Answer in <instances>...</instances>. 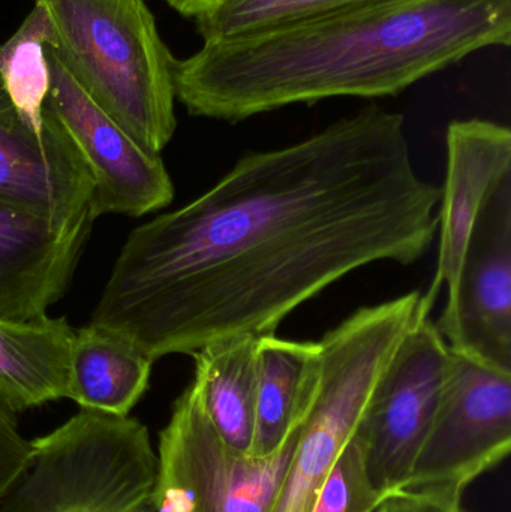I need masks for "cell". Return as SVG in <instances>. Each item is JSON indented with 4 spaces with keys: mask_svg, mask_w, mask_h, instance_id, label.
<instances>
[{
    "mask_svg": "<svg viewBox=\"0 0 511 512\" xmlns=\"http://www.w3.org/2000/svg\"><path fill=\"white\" fill-rule=\"evenodd\" d=\"M440 200L414 165L404 114L366 108L242 156L209 191L135 228L90 324L153 361L275 333L351 271L419 261Z\"/></svg>",
    "mask_w": 511,
    "mask_h": 512,
    "instance_id": "cell-1",
    "label": "cell"
},
{
    "mask_svg": "<svg viewBox=\"0 0 511 512\" xmlns=\"http://www.w3.org/2000/svg\"><path fill=\"white\" fill-rule=\"evenodd\" d=\"M146 512H153V510L152 511H146Z\"/></svg>",
    "mask_w": 511,
    "mask_h": 512,
    "instance_id": "cell-24",
    "label": "cell"
},
{
    "mask_svg": "<svg viewBox=\"0 0 511 512\" xmlns=\"http://www.w3.org/2000/svg\"><path fill=\"white\" fill-rule=\"evenodd\" d=\"M511 44V0H401L260 35L203 42L174 63L192 116L242 122L339 96L383 98Z\"/></svg>",
    "mask_w": 511,
    "mask_h": 512,
    "instance_id": "cell-2",
    "label": "cell"
},
{
    "mask_svg": "<svg viewBox=\"0 0 511 512\" xmlns=\"http://www.w3.org/2000/svg\"><path fill=\"white\" fill-rule=\"evenodd\" d=\"M90 230L0 201V318L47 315L68 289Z\"/></svg>",
    "mask_w": 511,
    "mask_h": 512,
    "instance_id": "cell-13",
    "label": "cell"
},
{
    "mask_svg": "<svg viewBox=\"0 0 511 512\" xmlns=\"http://www.w3.org/2000/svg\"><path fill=\"white\" fill-rule=\"evenodd\" d=\"M318 360V342L264 334L257 342L254 436L248 456H272L287 438Z\"/></svg>",
    "mask_w": 511,
    "mask_h": 512,
    "instance_id": "cell-17",
    "label": "cell"
},
{
    "mask_svg": "<svg viewBox=\"0 0 511 512\" xmlns=\"http://www.w3.org/2000/svg\"><path fill=\"white\" fill-rule=\"evenodd\" d=\"M450 348L431 319L405 334L357 424L354 438L381 498L401 492L428 436L449 372Z\"/></svg>",
    "mask_w": 511,
    "mask_h": 512,
    "instance_id": "cell-7",
    "label": "cell"
},
{
    "mask_svg": "<svg viewBox=\"0 0 511 512\" xmlns=\"http://www.w3.org/2000/svg\"><path fill=\"white\" fill-rule=\"evenodd\" d=\"M510 450L511 372L450 349L434 421L402 490L462 495Z\"/></svg>",
    "mask_w": 511,
    "mask_h": 512,
    "instance_id": "cell-8",
    "label": "cell"
},
{
    "mask_svg": "<svg viewBox=\"0 0 511 512\" xmlns=\"http://www.w3.org/2000/svg\"><path fill=\"white\" fill-rule=\"evenodd\" d=\"M258 337L221 340L192 354L191 384L207 418L228 447L246 456L254 436Z\"/></svg>",
    "mask_w": 511,
    "mask_h": 512,
    "instance_id": "cell-16",
    "label": "cell"
},
{
    "mask_svg": "<svg viewBox=\"0 0 511 512\" xmlns=\"http://www.w3.org/2000/svg\"><path fill=\"white\" fill-rule=\"evenodd\" d=\"M165 2L183 17L195 18L224 0H165Z\"/></svg>",
    "mask_w": 511,
    "mask_h": 512,
    "instance_id": "cell-22",
    "label": "cell"
},
{
    "mask_svg": "<svg viewBox=\"0 0 511 512\" xmlns=\"http://www.w3.org/2000/svg\"><path fill=\"white\" fill-rule=\"evenodd\" d=\"M447 171L438 210L437 267L422 297L431 315L438 294L452 291L477 216L494 186L511 173V131L482 119L455 120L447 128Z\"/></svg>",
    "mask_w": 511,
    "mask_h": 512,
    "instance_id": "cell-12",
    "label": "cell"
},
{
    "mask_svg": "<svg viewBox=\"0 0 511 512\" xmlns=\"http://www.w3.org/2000/svg\"><path fill=\"white\" fill-rule=\"evenodd\" d=\"M375 512H398V510H396V502L395 498H393V495L384 499V501L381 502L380 507H378L377 511Z\"/></svg>",
    "mask_w": 511,
    "mask_h": 512,
    "instance_id": "cell-23",
    "label": "cell"
},
{
    "mask_svg": "<svg viewBox=\"0 0 511 512\" xmlns=\"http://www.w3.org/2000/svg\"><path fill=\"white\" fill-rule=\"evenodd\" d=\"M156 466L143 423L81 409L30 441L26 468L0 512L150 511Z\"/></svg>",
    "mask_w": 511,
    "mask_h": 512,
    "instance_id": "cell-5",
    "label": "cell"
},
{
    "mask_svg": "<svg viewBox=\"0 0 511 512\" xmlns=\"http://www.w3.org/2000/svg\"><path fill=\"white\" fill-rule=\"evenodd\" d=\"M29 453L30 441L21 435L14 412L0 403V501L23 474Z\"/></svg>",
    "mask_w": 511,
    "mask_h": 512,
    "instance_id": "cell-21",
    "label": "cell"
},
{
    "mask_svg": "<svg viewBox=\"0 0 511 512\" xmlns=\"http://www.w3.org/2000/svg\"><path fill=\"white\" fill-rule=\"evenodd\" d=\"M50 93L47 107L60 120L92 171L93 218L149 215L170 206L174 186L161 155L138 144L66 71L47 45Z\"/></svg>",
    "mask_w": 511,
    "mask_h": 512,
    "instance_id": "cell-9",
    "label": "cell"
},
{
    "mask_svg": "<svg viewBox=\"0 0 511 512\" xmlns=\"http://www.w3.org/2000/svg\"><path fill=\"white\" fill-rule=\"evenodd\" d=\"M78 86L149 152L176 131L174 59L146 0H35Z\"/></svg>",
    "mask_w": 511,
    "mask_h": 512,
    "instance_id": "cell-3",
    "label": "cell"
},
{
    "mask_svg": "<svg viewBox=\"0 0 511 512\" xmlns=\"http://www.w3.org/2000/svg\"><path fill=\"white\" fill-rule=\"evenodd\" d=\"M299 430L297 412L272 456H246L225 444L189 384L159 433L153 512L272 511Z\"/></svg>",
    "mask_w": 511,
    "mask_h": 512,
    "instance_id": "cell-6",
    "label": "cell"
},
{
    "mask_svg": "<svg viewBox=\"0 0 511 512\" xmlns=\"http://www.w3.org/2000/svg\"><path fill=\"white\" fill-rule=\"evenodd\" d=\"M92 171L45 104V123L18 111L0 78V201L63 227L93 225Z\"/></svg>",
    "mask_w": 511,
    "mask_h": 512,
    "instance_id": "cell-11",
    "label": "cell"
},
{
    "mask_svg": "<svg viewBox=\"0 0 511 512\" xmlns=\"http://www.w3.org/2000/svg\"><path fill=\"white\" fill-rule=\"evenodd\" d=\"M435 325L453 351L511 372V173L486 198Z\"/></svg>",
    "mask_w": 511,
    "mask_h": 512,
    "instance_id": "cell-10",
    "label": "cell"
},
{
    "mask_svg": "<svg viewBox=\"0 0 511 512\" xmlns=\"http://www.w3.org/2000/svg\"><path fill=\"white\" fill-rule=\"evenodd\" d=\"M383 501L366 475L359 442L351 436L321 486L311 512H375Z\"/></svg>",
    "mask_w": 511,
    "mask_h": 512,
    "instance_id": "cell-20",
    "label": "cell"
},
{
    "mask_svg": "<svg viewBox=\"0 0 511 512\" xmlns=\"http://www.w3.org/2000/svg\"><path fill=\"white\" fill-rule=\"evenodd\" d=\"M74 337L65 318H0V403L23 412L68 399Z\"/></svg>",
    "mask_w": 511,
    "mask_h": 512,
    "instance_id": "cell-14",
    "label": "cell"
},
{
    "mask_svg": "<svg viewBox=\"0 0 511 512\" xmlns=\"http://www.w3.org/2000/svg\"><path fill=\"white\" fill-rule=\"evenodd\" d=\"M422 297L411 291L360 307L321 337L299 409V438L270 512L312 511L399 343L416 322L429 318Z\"/></svg>",
    "mask_w": 511,
    "mask_h": 512,
    "instance_id": "cell-4",
    "label": "cell"
},
{
    "mask_svg": "<svg viewBox=\"0 0 511 512\" xmlns=\"http://www.w3.org/2000/svg\"><path fill=\"white\" fill-rule=\"evenodd\" d=\"M153 363L134 343L89 324L75 331L68 399L86 411L129 417L149 388Z\"/></svg>",
    "mask_w": 511,
    "mask_h": 512,
    "instance_id": "cell-15",
    "label": "cell"
},
{
    "mask_svg": "<svg viewBox=\"0 0 511 512\" xmlns=\"http://www.w3.org/2000/svg\"><path fill=\"white\" fill-rule=\"evenodd\" d=\"M401 0H224L195 17L203 42L260 35Z\"/></svg>",
    "mask_w": 511,
    "mask_h": 512,
    "instance_id": "cell-18",
    "label": "cell"
},
{
    "mask_svg": "<svg viewBox=\"0 0 511 512\" xmlns=\"http://www.w3.org/2000/svg\"><path fill=\"white\" fill-rule=\"evenodd\" d=\"M56 42L53 23L44 6L35 2L14 35L0 45V78L15 107L36 125L45 123L50 93L47 45Z\"/></svg>",
    "mask_w": 511,
    "mask_h": 512,
    "instance_id": "cell-19",
    "label": "cell"
}]
</instances>
